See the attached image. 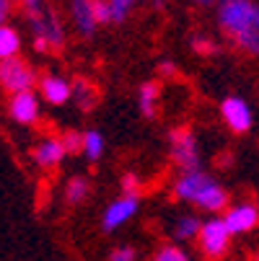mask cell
Wrapping results in <instances>:
<instances>
[{
    "mask_svg": "<svg viewBox=\"0 0 259 261\" xmlns=\"http://www.w3.org/2000/svg\"><path fill=\"white\" fill-rule=\"evenodd\" d=\"M215 18L236 49L259 57V0H218Z\"/></svg>",
    "mask_w": 259,
    "mask_h": 261,
    "instance_id": "obj_1",
    "label": "cell"
},
{
    "mask_svg": "<svg viewBox=\"0 0 259 261\" xmlns=\"http://www.w3.org/2000/svg\"><path fill=\"white\" fill-rule=\"evenodd\" d=\"M171 194H174L176 202L195 204V207H200L202 212H210V215H220V212H226V210L231 207V204H228L226 186H220V184H218L207 171H202V168L181 171V173L174 178Z\"/></svg>",
    "mask_w": 259,
    "mask_h": 261,
    "instance_id": "obj_2",
    "label": "cell"
},
{
    "mask_svg": "<svg viewBox=\"0 0 259 261\" xmlns=\"http://www.w3.org/2000/svg\"><path fill=\"white\" fill-rule=\"evenodd\" d=\"M18 11L26 16L34 36H44L52 49H62L65 44V29L60 23V18L55 16L52 6L47 0H16Z\"/></svg>",
    "mask_w": 259,
    "mask_h": 261,
    "instance_id": "obj_3",
    "label": "cell"
},
{
    "mask_svg": "<svg viewBox=\"0 0 259 261\" xmlns=\"http://www.w3.org/2000/svg\"><path fill=\"white\" fill-rule=\"evenodd\" d=\"M169 155L181 171L200 168V145H197L192 127L181 124L169 132Z\"/></svg>",
    "mask_w": 259,
    "mask_h": 261,
    "instance_id": "obj_4",
    "label": "cell"
},
{
    "mask_svg": "<svg viewBox=\"0 0 259 261\" xmlns=\"http://www.w3.org/2000/svg\"><path fill=\"white\" fill-rule=\"evenodd\" d=\"M231 228L226 225L223 215H215L210 220L202 222V230H200V238H197V246L200 251L207 256V258H223L231 248Z\"/></svg>",
    "mask_w": 259,
    "mask_h": 261,
    "instance_id": "obj_5",
    "label": "cell"
},
{
    "mask_svg": "<svg viewBox=\"0 0 259 261\" xmlns=\"http://www.w3.org/2000/svg\"><path fill=\"white\" fill-rule=\"evenodd\" d=\"M137 210H140V194H120L117 199H112L106 204V210L101 215V230L114 233V230L125 228L137 215Z\"/></svg>",
    "mask_w": 259,
    "mask_h": 261,
    "instance_id": "obj_6",
    "label": "cell"
},
{
    "mask_svg": "<svg viewBox=\"0 0 259 261\" xmlns=\"http://www.w3.org/2000/svg\"><path fill=\"white\" fill-rule=\"evenodd\" d=\"M0 83H3V88L11 96L13 93H23V91H34L36 72L31 70V65H26L18 57L3 60V62H0Z\"/></svg>",
    "mask_w": 259,
    "mask_h": 261,
    "instance_id": "obj_7",
    "label": "cell"
},
{
    "mask_svg": "<svg viewBox=\"0 0 259 261\" xmlns=\"http://www.w3.org/2000/svg\"><path fill=\"white\" fill-rule=\"evenodd\" d=\"M220 119H223V124L231 132L246 135L254 127V111H251V106H249L246 98H241V96H226L223 101H220Z\"/></svg>",
    "mask_w": 259,
    "mask_h": 261,
    "instance_id": "obj_8",
    "label": "cell"
},
{
    "mask_svg": "<svg viewBox=\"0 0 259 261\" xmlns=\"http://www.w3.org/2000/svg\"><path fill=\"white\" fill-rule=\"evenodd\" d=\"M42 96H36L34 91H23V93H13L8 101V117L11 122L21 124V127H31L39 122L42 117Z\"/></svg>",
    "mask_w": 259,
    "mask_h": 261,
    "instance_id": "obj_9",
    "label": "cell"
},
{
    "mask_svg": "<svg viewBox=\"0 0 259 261\" xmlns=\"http://www.w3.org/2000/svg\"><path fill=\"white\" fill-rule=\"evenodd\" d=\"M226 225L231 228L233 236H244L259 228V204L254 202H236L223 212Z\"/></svg>",
    "mask_w": 259,
    "mask_h": 261,
    "instance_id": "obj_10",
    "label": "cell"
},
{
    "mask_svg": "<svg viewBox=\"0 0 259 261\" xmlns=\"http://www.w3.org/2000/svg\"><path fill=\"white\" fill-rule=\"evenodd\" d=\"M70 18L76 23L78 34L91 39L96 29L101 26L99 13H96V0H70Z\"/></svg>",
    "mask_w": 259,
    "mask_h": 261,
    "instance_id": "obj_11",
    "label": "cell"
},
{
    "mask_svg": "<svg viewBox=\"0 0 259 261\" xmlns=\"http://www.w3.org/2000/svg\"><path fill=\"white\" fill-rule=\"evenodd\" d=\"M39 96L50 103V106H65L73 98V83L62 75L47 72L39 78Z\"/></svg>",
    "mask_w": 259,
    "mask_h": 261,
    "instance_id": "obj_12",
    "label": "cell"
},
{
    "mask_svg": "<svg viewBox=\"0 0 259 261\" xmlns=\"http://www.w3.org/2000/svg\"><path fill=\"white\" fill-rule=\"evenodd\" d=\"M65 155H67V150H65V145H62V137H44V140L36 142L34 150H31L34 163L39 166V168H44V171L57 168Z\"/></svg>",
    "mask_w": 259,
    "mask_h": 261,
    "instance_id": "obj_13",
    "label": "cell"
},
{
    "mask_svg": "<svg viewBox=\"0 0 259 261\" xmlns=\"http://www.w3.org/2000/svg\"><path fill=\"white\" fill-rule=\"evenodd\" d=\"M158 101H161V83L158 81H145L140 83L137 91V109L145 119H156L158 117Z\"/></svg>",
    "mask_w": 259,
    "mask_h": 261,
    "instance_id": "obj_14",
    "label": "cell"
},
{
    "mask_svg": "<svg viewBox=\"0 0 259 261\" xmlns=\"http://www.w3.org/2000/svg\"><path fill=\"white\" fill-rule=\"evenodd\" d=\"M21 52V34L16 26L3 23L0 26V57L3 60H13Z\"/></svg>",
    "mask_w": 259,
    "mask_h": 261,
    "instance_id": "obj_15",
    "label": "cell"
},
{
    "mask_svg": "<svg viewBox=\"0 0 259 261\" xmlns=\"http://www.w3.org/2000/svg\"><path fill=\"white\" fill-rule=\"evenodd\" d=\"M202 222L197 215H184L174 222V241H197L200 230H202Z\"/></svg>",
    "mask_w": 259,
    "mask_h": 261,
    "instance_id": "obj_16",
    "label": "cell"
},
{
    "mask_svg": "<svg viewBox=\"0 0 259 261\" xmlns=\"http://www.w3.org/2000/svg\"><path fill=\"white\" fill-rule=\"evenodd\" d=\"M104 147H106V142H104V135L99 129H86L83 132V158L86 161H91V163L101 161Z\"/></svg>",
    "mask_w": 259,
    "mask_h": 261,
    "instance_id": "obj_17",
    "label": "cell"
},
{
    "mask_svg": "<svg viewBox=\"0 0 259 261\" xmlns=\"http://www.w3.org/2000/svg\"><path fill=\"white\" fill-rule=\"evenodd\" d=\"M88 194H91V184L83 176H73L65 184V202L67 204H81V202L88 199Z\"/></svg>",
    "mask_w": 259,
    "mask_h": 261,
    "instance_id": "obj_18",
    "label": "cell"
},
{
    "mask_svg": "<svg viewBox=\"0 0 259 261\" xmlns=\"http://www.w3.org/2000/svg\"><path fill=\"white\" fill-rule=\"evenodd\" d=\"M73 96L78 98V103H81V109L83 111H91L93 106H96V88L86 81V78H78L76 83H73Z\"/></svg>",
    "mask_w": 259,
    "mask_h": 261,
    "instance_id": "obj_19",
    "label": "cell"
},
{
    "mask_svg": "<svg viewBox=\"0 0 259 261\" xmlns=\"http://www.w3.org/2000/svg\"><path fill=\"white\" fill-rule=\"evenodd\" d=\"M145 0H109V11H112V23H122L132 16L137 6H143Z\"/></svg>",
    "mask_w": 259,
    "mask_h": 261,
    "instance_id": "obj_20",
    "label": "cell"
},
{
    "mask_svg": "<svg viewBox=\"0 0 259 261\" xmlns=\"http://www.w3.org/2000/svg\"><path fill=\"white\" fill-rule=\"evenodd\" d=\"M153 261H190V253L176 243H166L153 253Z\"/></svg>",
    "mask_w": 259,
    "mask_h": 261,
    "instance_id": "obj_21",
    "label": "cell"
},
{
    "mask_svg": "<svg viewBox=\"0 0 259 261\" xmlns=\"http://www.w3.org/2000/svg\"><path fill=\"white\" fill-rule=\"evenodd\" d=\"M192 49L200 57H215L218 55V44L210 39V36H205V34H195L192 36Z\"/></svg>",
    "mask_w": 259,
    "mask_h": 261,
    "instance_id": "obj_22",
    "label": "cell"
},
{
    "mask_svg": "<svg viewBox=\"0 0 259 261\" xmlns=\"http://www.w3.org/2000/svg\"><path fill=\"white\" fill-rule=\"evenodd\" d=\"M62 145H65L67 155L83 153V132H73V129H67V132L62 135Z\"/></svg>",
    "mask_w": 259,
    "mask_h": 261,
    "instance_id": "obj_23",
    "label": "cell"
},
{
    "mask_svg": "<svg viewBox=\"0 0 259 261\" xmlns=\"http://www.w3.org/2000/svg\"><path fill=\"white\" fill-rule=\"evenodd\" d=\"M120 186H122V194H140V189H143V178H140L135 171H127V173L122 176Z\"/></svg>",
    "mask_w": 259,
    "mask_h": 261,
    "instance_id": "obj_24",
    "label": "cell"
},
{
    "mask_svg": "<svg viewBox=\"0 0 259 261\" xmlns=\"http://www.w3.org/2000/svg\"><path fill=\"white\" fill-rule=\"evenodd\" d=\"M109 261H137V251L132 246H117L109 253Z\"/></svg>",
    "mask_w": 259,
    "mask_h": 261,
    "instance_id": "obj_25",
    "label": "cell"
},
{
    "mask_svg": "<svg viewBox=\"0 0 259 261\" xmlns=\"http://www.w3.org/2000/svg\"><path fill=\"white\" fill-rule=\"evenodd\" d=\"M158 75H161V78H176L179 70H176V65H174L171 60H161V62H158Z\"/></svg>",
    "mask_w": 259,
    "mask_h": 261,
    "instance_id": "obj_26",
    "label": "cell"
},
{
    "mask_svg": "<svg viewBox=\"0 0 259 261\" xmlns=\"http://www.w3.org/2000/svg\"><path fill=\"white\" fill-rule=\"evenodd\" d=\"M34 52H36V55H47V52H52V47H50V42L44 39V36H34Z\"/></svg>",
    "mask_w": 259,
    "mask_h": 261,
    "instance_id": "obj_27",
    "label": "cell"
},
{
    "mask_svg": "<svg viewBox=\"0 0 259 261\" xmlns=\"http://www.w3.org/2000/svg\"><path fill=\"white\" fill-rule=\"evenodd\" d=\"M11 13H13V0H0V18H3V23L8 21Z\"/></svg>",
    "mask_w": 259,
    "mask_h": 261,
    "instance_id": "obj_28",
    "label": "cell"
},
{
    "mask_svg": "<svg viewBox=\"0 0 259 261\" xmlns=\"http://www.w3.org/2000/svg\"><path fill=\"white\" fill-rule=\"evenodd\" d=\"M195 6H218V0H192Z\"/></svg>",
    "mask_w": 259,
    "mask_h": 261,
    "instance_id": "obj_29",
    "label": "cell"
},
{
    "mask_svg": "<svg viewBox=\"0 0 259 261\" xmlns=\"http://www.w3.org/2000/svg\"><path fill=\"white\" fill-rule=\"evenodd\" d=\"M249 261H259V251H254V253L249 256Z\"/></svg>",
    "mask_w": 259,
    "mask_h": 261,
    "instance_id": "obj_30",
    "label": "cell"
}]
</instances>
